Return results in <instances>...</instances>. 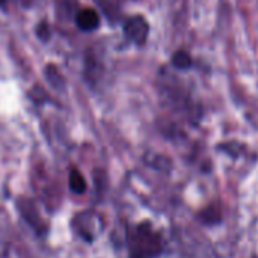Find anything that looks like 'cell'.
Here are the masks:
<instances>
[{"label":"cell","mask_w":258,"mask_h":258,"mask_svg":"<svg viewBox=\"0 0 258 258\" xmlns=\"http://www.w3.org/2000/svg\"><path fill=\"white\" fill-rule=\"evenodd\" d=\"M165 248L163 234L150 221H142L127 228L128 258H160Z\"/></svg>","instance_id":"1"},{"label":"cell","mask_w":258,"mask_h":258,"mask_svg":"<svg viewBox=\"0 0 258 258\" xmlns=\"http://www.w3.org/2000/svg\"><path fill=\"white\" fill-rule=\"evenodd\" d=\"M122 32H124V36L132 44H135L138 47H144L150 36V23L144 15L136 14V15L128 17L124 21Z\"/></svg>","instance_id":"2"},{"label":"cell","mask_w":258,"mask_h":258,"mask_svg":"<svg viewBox=\"0 0 258 258\" xmlns=\"http://www.w3.org/2000/svg\"><path fill=\"white\" fill-rule=\"evenodd\" d=\"M171 65L177 71H187L194 67V57L186 50H177L171 56Z\"/></svg>","instance_id":"5"},{"label":"cell","mask_w":258,"mask_h":258,"mask_svg":"<svg viewBox=\"0 0 258 258\" xmlns=\"http://www.w3.org/2000/svg\"><path fill=\"white\" fill-rule=\"evenodd\" d=\"M6 5H8V0H0V8H2V9H5Z\"/></svg>","instance_id":"8"},{"label":"cell","mask_w":258,"mask_h":258,"mask_svg":"<svg viewBox=\"0 0 258 258\" xmlns=\"http://www.w3.org/2000/svg\"><path fill=\"white\" fill-rule=\"evenodd\" d=\"M36 36L41 39V41H48L50 39V35H51V30H50V26L45 23V21H41L38 26H36Z\"/></svg>","instance_id":"7"},{"label":"cell","mask_w":258,"mask_h":258,"mask_svg":"<svg viewBox=\"0 0 258 258\" xmlns=\"http://www.w3.org/2000/svg\"><path fill=\"white\" fill-rule=\"evenodd\" d=\"M70 189L77 195H80L86 190V181L77 169H73L70 172Z\"/></svg>","instance_id":"6"},{"label":"cell","mask_w":258,"mask_h":258,"mask_svg":"<svg viewBox=\"0 0 258 258\" xmlns=\"http://www.w3.org/2000/svg\"><path fill=\"white\" fill-rule=\"evenodd\" d=\"M18 210L20 215L24 218V221L39 234H44L47 231V225L44 224L41 215L38 213V209L35 207L33 203H30L29 200H20L18 201Z\"/></svg>","instance_id":"3"},{"label":"cell","mask_w":258,"mask_h":258,"mask_svg":"<svg viewBox=\"0 0 258 258\" xmlns=\"http://www.w3.org/2000/svg\"><path fill=\"white\" fill-rule=\"evenodd\" d=\"M74 23L83 32H94L100 27V14L94 8L79 9L74 15Z\"/></svg>","instance_id":"4"}]
</instances>
